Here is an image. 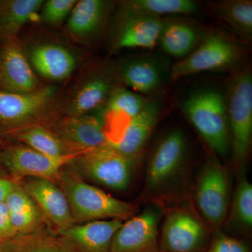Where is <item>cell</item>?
<instances>
[{"label":"cell","instance_id":"cell-1","mask_svg":"<svg viewBox=\"0 0 252 252\" xmlns=\"http://www.w3.org/2000/svg\"><path fill=\"white\" fill-rule=\"evenodd\" d=\"M66 167L54 180L67 197L76 224L111 219L124 220L137 212L138 208L133 204L87 183L74 169Z\"/></svg>","mask_w":252,"mask_h":252},{"label":"cell","instance_id":"cell-18","mask_svg":"<svg viewBox=\"0 0 252 252\" xmlns=\"http://www.w3.org/2000/svg\"><path fill=\"white\" fill-rule=\"evenodd\" d=\"M160 110L157 101L146 102L141 112L126 126L120 138L115 143L109 144L127 157H137L157 125Z\"/></svg>","mask_w":252,"mask_h":252},{"label":"cell","instance_id":"cell-3","mask_svg":"<svg viewBox=\"0 0 252 252\" xmlns=\"http://www.w3.org/2000/svg\"><path fill=\"white\" fill-rule=\"evenodd\" d=\"M137 159L124 155L107 143L81 154L70 165L91 181L124 191L130 187Z\"/></svg>","mask_w":252,"mask_h":252},{"label":"cell","instance_id":"cell-13","mask_svg":"<svg viewBox=\"0 0 252 252\" xmlns=\"http://www.w3.org/2000/svg\"><path fill=\"white\" fill-rule=\"evenodd\" d=\"M54 94L51 87L28 94L0 90V123L14 126L31 122L45 108Z\"/></svg>","mask_w":252,"mask_h":252},{"label":"cell","instance_id":"cell-29","mask_svg":"<svg viewBox=\"0 0 252 252\" xmlns=\"http://www.w3.org/2000/svg\"><path fill=\"white\" fill-rule=\"evenodd\" d=\"M18 139L30 148L51 157H62L74 153L56 134L40 126L26 129L20 132Z\"/></svg>","mask_w":252,"mask_h":252},{"label":"cell","instance_id":"cell-28","mask_svg":"<svg viewBox=\"0 0 252 252\" xmlns=\"http://www.w3.org/2000/svg\"><path fill=\"white\" fill-rule=\"evenodd\" d=\"M215 11L235 31L247 39L252 36V2L248 0H230L215 4Z\"/></svg>","mask_w":252,"mask_h":252},{"label":"cell","instance_id":"cell-21","mask_svg":"<svg viewBox=\"0 0 252 252\" xmlns=\"http://www.w3.org/2000/svg\"><path fill=\"white\" fill-rule=\"evenodd\" d=\"M1 252H77L67 240L48 226L2 243Z\"/></svg>","mask_w":252,"mask_h":252},{"label":"cell","instance_id":"cell-35","mask_svg":"<svg viewBox=\"0 0 252 252\" xmlns=\"http://www.w3.org/2000/svg\"><path fill=\"white\" fill-rule=\"evenodd\" d=\"M1 250H2V243H0V252H1Z\"/></svg>","mask_w":252,"mask_h":252},{"label":"cell","instance_id":"cell-24","mask_svg":"<svg viewBox=\"0 0 252 252\" xmlns=\"http://www.w3.org/2000/svg\"><path fill=\"white\" fill-rule=\"evenodd\" d=\"M198 9L190 0H132L123 4L120 16L160 18L165 15L193 14Z\"/></svg>","mask_w":252,"mask_h":252},{"label":"cell","instance_id":"cell-22","mask_svg":"<svg viewBox=\"0 0 252 252\" xmlns=\"http://www.w3.org/2000/svg\"><path fill=\"white\" fill-rule=\"evenodd\" d=\"M119 75L126 85L141 94L157 90L163 80V72L160 64L149 58H137L124 63Z\"/></svg>","mask_w":252,"mask_h":252},{"label":"cell","instance_id":"cell-6","mask_svg":"<svg viewBox=\"0 0 252 252\" xmlns=\"http://www.w3.org/2000/svg\"><path fill=\"white\" fill-rule=\"evenodd\" d=\"M238 47L231 41L220 34L207 36L198 49L172 68L173 80L197 74L218 70L228 67L238 58Z\"/></svg>","mask_w":252,"mask_h":252},{"label":"cell","instance_id":"cell-4","mask_svg":"<svg viewBox=\"0 0 252 252\" xmlns=\"http://www.w3.org/2000/svg\"><path fill=\"white\" fill-rule=\"evenodd\" d=\"M228 109L230 137L237 167L245 161L251 144L252 134V77L243 72L230 86Z\"/></svg>","mask_w":252,"mask_h":252},{"label":"cell","instance_id":"cell-26","mask_svg":"<svg viewBox=\"0 0 252 252\" xmlns=\"http://www.w3.org/2000/svg\"><path fill=\"white\" fill-rule=\"evenodd\" d=\"M198 33L192 26L182 22L164 23L159 42L167 54L187 57L198 42Z\"/></svg>","mask_w":252,"mask_h":252},{"label":"cell","instance_id":"cell-20","mask_svg":"<svg viewBox=\"0 0 252 252\" xmlns=\"http://www.w3.org/2000/svg\"><path fill=\"white\" fill-rule=\"evenodd\" d=\"M31 62L43 77L62 80L71 75L77 61L72 53L62 46L44 44L31 51Z\"/></svg>","mask_w":252,"mask_h":252},{"label":"cell","instance_id":"cell-2","mask_svg":"<svg viewBox=\"0 0 252 252\" xmlns=\"http://www.w3.org/2000/svg\"><path fill=\"white\" fill-rule=\"evenodd\" d=\"M181 107L209 147L219 155H228L230 146L228 109L221 93L212 88L198 89L188 94Z\"/></svg>","mask_w":252,"mask_h":252},{"label":"cell","instance_id":"cell-34","mask_svg":"<svg viewBox=\"0 0 252 252\" xmlns=\"http://www.w3.org/2000/svg\"><path fill=\"white\" fill-rule=\"evenodd\" d=\"M15 183L16 182L14 181L0 177V203L6 200V197L14 188Z\"/></svg>","mask_w":252,"mask_h":252},{"label":"cell","instance_id":"cell-7","mask_svg":"<svg viewBox=\"0 0 252 252\" xmlns=\"http://www.w3.org/2000/svg\"><path fill=\"white\" fill-rule=\"evenodd\" d=\"M87 152V151H86ZM86 152L51 157L27 146H16L3 154V162L9 171L18 177H36L54 180L60 171Z\"/></svg>","mask_w":252,"mask_h":252},{"label":"cell","instance_id":"cell-25","mask_svg":"<svg viewBox=\"0 0 252 252\" xmlns=\"http://www.w3.org/2000/svg\"><path fill=\"white\" fill-rule=\"evenodd\" d=\"M111 85L108 79L94 77L83 83L71 101V117L86 115L103 103L108 97Z\"/></svg>","mask_w":252,"mask_h":252},{"label":"cell","instance_id":"cell-9","mask_svg":"<svg viewBox=\"0 0 252 252\" xmlns=\"http://www.w3.org/2000/svg\"><path fill=\"white\" fill-rule=\"evenodd\" d=\"M158 221L153 208L133 215L114 235L110 252H159Z\"/></svg>","mask_w":252,"mask_h":252},{"label":"cell","instance_id":"cell-23","mask_svg":"<svg viewBox=\"0 0 252 252\" xmlns=\"http://www.w3.org/2000/svg\"><path fill=\"white\" fill-rule=\"evenodd\" d=\"M108 4L102 0H81L69 14L67 30L77 37L86 38L100 29L107 14Z\"/></svg>","mask_w":252,"mask_h":252},{"label":"cell","instance_id":"cell-32","mask_svg":"<svg viewBox=\"0 0 252 252\" xmlns=\"http://www.w3.org/2000/svg\"><path fill=\"white\" fill-rule=\"evenodd\" d=\"M208 252H248V248L243 242L220 233L214 239Z\"/></svg>","mask_w":252,"mask_h":252},{"label":"cell","instance_id":"cell-36","mask_svg":"<svg viewBox=\"0 0 252 252\" xmlns=\"http://www.w3.org/2000/svg\"><path fill=\"white\" fill-rule=\"evenodd\" d=\"M0 171H1V169H0Z\"/></svg>","mask_w":252,"mask_h":252},{"label":"cell","instance_id":"cell-16","mask_svg":"<svg viewBox=\"0 0 252 252\" xmlns=\"http://www.w3.org/2000/svg\"><path fill=\"white\" fill-rule=\"evenodd\" d=\"M137 93L126 89H117L109 96L102 118L108 143H115L128 123L142 110L146 103Z\"/></svg>","mask_w":252,"mask_h":252},{"label":"cell","instance_id":"cell-5","mask_svg":"<svg viewBox=\"0 0 252 252\" xmlns=\"http://www.w3.org/2000/svg\"><path fill=\"white\" fill-rule=\"evenodd\" d=\"M229 190L225 169L217 162H208L199 177L195 201L204 218L214 226H220L226 219Z\"/></svg>","mask_w":252,"mask_h":252},{"label":"cell","instance_id":"cell-33","mask_svg":"<svg viewBox=\"0 0 252 252\" xmlns=\"http://www.w3.org/2000/svg\"><path fill=\"white\" fill-rule=\"evenodd\" d=\"M16 231L11 223L9 210L5 201L0 203V243H4L16 237Z\"/></svg>","mask_w":252,"mask_h":252},{"label":"cell","instance_id":"cell-31","mask_svg":"<svg viewBox=\"0 0 252 252\" xmlns=\"http://www.w3.org/2000/svg\"><path fill=\"white\" fill-rule=\"evenodd\" d=\"M76 0H49L44 3L41 16L46 22L58 23L70 14Z\"/></svg>","mask_w":252,"mask_h":252},{"label":"cell","instance_id":"cell-14","mask_svg":"<svg viewBox=\"0 0 252 252\" xmlns=\"http://www.w3.org/2000/svg\"><path fill=\"white\" fill-rule=\"evenodd\" d=\"M123 223L122 220L111 219L56 230L77 252H110L113 238Z\"/></svg>","mask_w":252,"mask_h":252},{"label":"cell","instance_id":"cell-8","mask_svg":"<svg viewBox=\"0 0 252 252\" xmlns=\"http://www.w3.org/2000/svg\"><path fill=\"white\" fill-rule=\"evenodd\" d=\"M185 135L175 130L165 135L156 147L149 160L146 187L155 191L165 187L177 175L186 154Z\"/></svg>","mask_w":252,"mask_h":252},{"label":"cell","instance_id":"cell-27","mask_svg":"<svg viewBox=\"0 0 252 252\" xmlns=\"http://www.w3.org/2000/svg\"><path fill=\"white\" fill-rule=\"evenodd\" d=\"M42 0H11L0 6V36L14 34L36 14L44 4Z\"/></svg>","mask_w":252,"mask_h":252},{"label":"cell","instance_id":"cell-11","mask_svg":"<svg viewBox=\"0 0 252 252\" xmlns=\"http://www.w3.org/2000/svg\"><path fill=\"white\" fill-rule=\"evenodd\" d=\"M21 186L56 230L66 229L76 224L67 197L54 180L28 177Z\"/></svg>","mask_w":252,"mask_h":252},{"label":"cell","instance_id":"cell-30","mask_svg":"<svg viewBox=\"0 0 252 252\" xmlns=\"http://www.w3.org/2000/svg\"><path fill=\"white\" fill-rule=\"evenodd\" d=\"M230 223L242 229L252 227V185L244 175L239 178L235 188Z\"/></svg>","mask_w":252,"mask_h":252},{"label":"cell","instance_id":"cell-17","mask_svg":"<svg viewBox=\"0 0 252 252\" xmlns=\"http://www.w3.org/2000/svg\"><path fill=\"white\" fill-rule=\"evenodd\" d=\"M164 21L148 16L121 17L114 49H151L159 42Z\"/></svg>","mask_w":252,"mask_h":252},{"label":"cell","instance_id":"cell-10","mask_svg":"<svg viewBox=\"0 0 252 252\" xmlns=\"http://www.w3.org/2000/svg\"><path fill=\"white\" fill-rule=\"evenodd\" d=\"M207 232L196 217L187 210L172 212L162 227L161 245L166 252H198L205 247Z\"/></svg>","mask_w":252,"mask_h":252},{"label":"cell","instance_id":"cell-12","mask_svg":"<svg viewBox=\"0 0 252 252\" xmlns=\"http://www.w3.org/2000/svg\"><path fill=\"white\" fill-rule=\"evenodd\" d=\"M56 135L73 152H86L108 143L102 117L66 118L56 127Z\"/></svg>","mask_w":252,"mask_h":252},{"label":"cell","instance_id":"cell-19","mask_svg":"<svg viewBox=\"0 0 252 252\" xmlns=\"http://www.w3.org/2000/svg\"><path fill=\"white\" fill-rule=\"evenodd\" d=\"M4 201L17 235L33 233L46 226L45 215L21 184L16 182Z\"/></svg>","mask_w":252,"mask_h":252},{"label":"cell","instance_id":"cell-15","mask_svg":"<svg viewBox=\"0 0 252 252\" xmlns=\"http://www.w3.org/2000/svg\"><path fill=\"white\" fill-rule=\"evenodd\" d=\"M0 81L9 91L28 94L37 90L38 80L22 50L8 41L0 56Z\"/></svg>","mask_w":252,"mask_h":252}]
</instances>
